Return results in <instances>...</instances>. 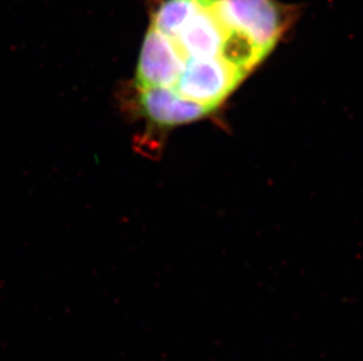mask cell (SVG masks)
Instances as JSON below:
<instances>
[{"label":"cell","mask_w":363,"mask_h":361,"mask_svg":"<svg viewBox=\"0 0 363 361\" xmlns=\"http://www.w3.org/2000/svg\"><path fill=\"white\" fill-rule=\"evenodd\" d=\"M225 24L267 55L287 28V12L274 0H216Z\"/></svg>","instance_id":"cell-1"},{"label":"cell","mask_w":363,"mask_h":361,"mask_svg":"<svg viewBox=\"0 0 363 361\" xmlns=\"http://www.w3.org/2000/svg\"><path fill=\"white\" fill-rule=\"evenodd\" d=\"M246 74L220 57L191 59L186 62L173 91L185 99L214 109L233 92Z\"/></svg>","instance_id":"cell-2"},{"label":"cell","mask_w":363,"mask_h":361,"mask_svg":"<svg viewBox=\"0 0 363 361\" xmlns=\"http://www.w3.org/2000/svg\"><path fill=\"white\" fill-rule=\"evenodd\" d=\"M186 62L174 41L150 26L139 55L135 89L174 88Z\"/></svg>","instance_id":"cell-3"},{"label":"cell","mask_w":363,"mask_h":361,"mask_svg":"<svg viewBox=\"0 0 363 361\" xmlns=\"http://www.w3.org/2000/svg\"><path fill=\"white\" fill-rule=\"evenodd\" d=\"M216 0H203L180 31L171 38L186 60L221 57L230 30L216 10Z\"/></svg>","instance_id":"cell-4"},{"label":"cell","mask_w":363,"mask_h":361,"mask_svg":"<svg viewBox=\"0 0 363 361\" xmlns=\"http://www.w3.org/2000/svg\"><path fill=\"white\" fill-rule=\"evenodd\" d=\"M134 109L150 125L169 128L194 122L212 113L213 109L185 99L173 89H137Z\"/></svg>","instance_id":"cell-5"},{"label":"cell","mask_w":363,"mask_h":361,"mask_svg":"<svg viewBox=\"0 0 363 361\" xmlns=\"http://www.w3.org/2000/svg\"><path fill=\"white\" fill-rule=\"evenodd\" d=\"M203 0H166L153 16L151 26L167 37H174Z\"/></svg>","instance_id":"cell-6"}]
</instances>
